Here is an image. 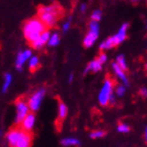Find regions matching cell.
Masks as SVG:
<instances>
[{"instance_id": "32", "label": "cell", "mask_w": 147, "mask_h": 147, "mask_svg": "<svg viewBox=\"0 0 147 147\" xmlns=\"http://www.w3.org/2000/svg\"><path fill=\"white\" fill-rule=\"evenodd\" d=\"M144 137H145V142H146V144H147V126H146V128H145V135H144Z\"/></svg>"}, {"instance_id": "12", "label": "cell", "mask_w": 147, "mask_h": 147, "mask_svg": "<svg viewBox=\"0 0 147 147\" xmlns=\"http://www.w3.org/2000/svg\"><path fill=\"white\" fill-rule=\"evenodd\" d=\"M35 123H36V116H35V113L32 111V113H30L28 116L25 117L24 120L21 122L20 127H21L22 129H24L25 131L31 132L35 127Z\"/></svg>"}, {"instance_id": "31", "label": "cell", "mask_w": 147, "mask_h": 147, "mask_svg": "<svg viewBox=\"0 0 147 147\" xmlns=\"http://www.w3.org/2000/svg\"><path fill=\"white\" fill-rule=\"evenodd\" d=\"M73 80H74V74H71V75H69V77H68V82H69V83L73 82Z\"/></svg>"}, {"instance_id": "25", "label": "cell", "mask_w": 147, "mask_h": 147, "mask_svg": "<svg viewBox=\"0 0 147 147\" xmlns=\"http://www.w3.org/2000/svg\"><path fill=\"white\" fill-rule=\"evenodd\" d=\"M106 132L104 130H94L89 134V138L92 139H101L103 137H105Z\"/></svg>"}, {"instance_id": "14", "label": "cell", "mask_w": 147, "mask_h": 147, "mask_svg": "<svg viewBox=\"0 0 147 147\" xmlns=\"http://www.w3.org/2000/svg\"><path fill=\"white\" fill-rule=\"evenodd\" d=\"M67 106L63 103L62 101H59L58 104V120H57V125H61V123L65 120L67 117Z\"/></svg>"}, {"instance_id": "16", "label": "cell", "mask_w": 147, "mask_h": 147, "mask_svg": "<svg viewBox=\"0 0 147 147\" xmlns=\"http://www.w3.org/2000/svg\"><path fill=\"white\" fill-rule=\"evenodd\" d=\"M116 44H115V41H113V36L108 37L107 39H105L103 42L100 43V45H99V49L101 52H104V51H108V49H113L115 47Z\"/></svg>"}, {"instance_id": "20", "label": "cell", "mask_w": 147, "mask_h": 147, "mask_svg": "<svg viewBox=\"0 0 147 147\" xmlns=\"http://www.w3.org/2000/svg\"><path fill=\"white\" fill-rule=\"evenodd\" d=\"M12 75L9 73H6L4 75V80H3V85H2V92H6L7 89L9 88V86L12 84Z\"/></svg>"}, {"instance_id": "34", "label": "cell", "mask_w": 147, "mask_h": 147, "mask_svg": "<svg viewBox=\"0 0 147 147\" xmlns=\"http://www.w3.org/2000/svg\"><path fill=\"white\" fill-rule=\"evenodd\" d=\"M145 71H147V63H146V64H145Z\"/></svg>"}, {"instance_id": "22", "label": "cell", "mask_w": 147, "mask_h": 147, "mask_svg": "<svg viewBox=\"0 0 147 147\" xmlns=\"http://www.w3.org/2000/svg\"><path fill=\"white\" fill-rule=\"evenodd\" d=\"M116 62L121 66V67L124 69V71H127V62H126V59L124 57V55H119L116 58Z\"/></svg>"}, {"instance_id": "8", "label": "cell", "mask_w": 147, "mask_h": 147, "mask_svg": "<svg viewBox=\"0 0 147 147\" xmlns=\"http://www.w3.org/2000/svg\"><path fill=\"white\" fill-rule=\"evenodd\" d=\"M128 28H129V23L128 22H125V23H123V24L120 26L118 32L113 36L116 46L120 45L121 43H123L126 40L127 34H128Z\"/></svg>"}, {"instance_id": "23", "label": "cell", "mask_w": 147, "mask_h": 147, "mask_svg": "<svg viewBox=\"0 0 147 147\" xmlns=\"http://www.w3.org/2000/svg\"><path fill=\"white\" fill-rule=\"evenodd\" d=\"M102 16H103V13H102L101 9H95V11H92V15H90V20L100 22L102 19Z\"/></svg>"}, {"instance_id": "10", "label": "cell", "mask_w": 147, "mask_h": 147, "mask_svg": "<svg viewBox=\"0 0 147 147\" xmlns=\"http://www.w3.org/2000/svg\"><path fill=\"white\" fill-rule=\"evenodd\" d=\"M49 36H51V32L49 30H46L42 33V34L40 35L36 40H35L34 42L31 43V45L33 49H41L44 45H46L47 43H49Z\"/></svg>"}, {"instance_id": "11", "label": "cell", "mask_w": 147, "mask_h": 147, "mask_svg": "<svg viewBox=\"0 0 147 147\" xmlns=\"http://www.w3.org/2000/svg\"><path fill=\"white\" fill-rule=\"evenodd\" d=\"M21 127H15V128H12L6 134V141H7L11 147H16L19 137H20V134H21Z\"/></svg>"}, {"instance_id": "19", "label": "cell", "mask_w": 147, "mask_h": 147, "mask_svg": "<svg viewBox=\"0 0 147 147\" xmlns=\"http://www.w3.org/2000/svg\"><path fill=\"white\" fill-rule=\"evenodd\" d=\"M60 43V34L58 32H53L51 33V36H49V40L47 45L51 46V47H55Z\"/></svg>"}, {"instance_id": "9", "label": "cell", "mask_w": 147, "mask_h": 147, "mask_svg": "<svg viewBox=\"0 0 147 147\" xmlns=\"http://www.w3.org/2000/svg\"><path fill=\"white\" fill-rule=\"evenodd\" d=\"M111 68H113V71L115 73V75L118 77V79L121 81V83L124 84L125 86H129V80L127 78V75L125 74V71L117 62L111 63Z\"/></svg>"}, {"instance_id": "30", "label": "cell", "mask_w": 147, "mask_h": 147, "mask_svg": "<svg viewBox=\"0 0 147 147\" xmlns=\"http://www.w3.org/2000/svg\"><path fill=\"white\" fill-rule=\"evenodd\" d=\"M115 104H116V97H115V95H113L111 97H110L109 104L108 105H115Z\"/></svg>"}, {"instance_id": "6", "label": "cell", "mask_w": 147, "mask_h": 147, "mask_svg": "<svg viewBox=\"0 0 147 147\" xmlns=\"http://www.w3.org/2000/svg\"><path fill=\"white\" fill-rule=\"evenodd\" d=\"M44 96H45V89L40 88L38 90H36L35 92H33L28 97V106H30V109L33 113L39 110L40 106H41V103H42L43 99H44Z\"/></svg>"}, {"instance_id": "2", "label": "cell", "mask_w": 147, "mask_h": 147, "mask_svg": "<svg viewBox=\"0 0 147 147\" xmlns=\"http://www.w3.org/2000/svg\"><path fill=\"white\" fill-rule=\"evenodd\" d=\"M44 31H46V26L40 20L39 17H34V18L26 20L22 28L23 36L30 44L34 42Z\"/></svg>"}, {"instance_id": "33", "label": "cell", "mask_w": 147, "mask_h": 147, "mask_svg": "<svg viewBox=\"0 0 147 147\" xmlns=\"http://www.w3.org/2000/svg\"><path fill=\"white\" fill-rule=\"evenodd\" d=\"M130 1L134 3H137V2H139V1H141V0H130Z\"/></svg>"}, {"instance_id": "7", "label": "cell", "mask_w": 147, "mask_h": 147, "mask_svg": "<svg viewBox=\"0 0 147 147\" xmlns=\"http://www.w3.org/2000/svg\"><path fill=\"white\" fill-rule=\"evenodd\" d=\"M32 56H33V52L31 49H24V51H21V52L18 53V55L16 57V68L17 71H21L23 69V65H24L25 62H28L30 60Z\"/></svg>"}, {"instance_id": "17", "label": "cell", "mask_w": 147, "mask_h": 147, "mask_svg": "<svg viewBox=\"0 0 147 147\" xmlns=\"http://www.w3.org/2000/svg\"><path fill=\"white\" fill-rule=\"evenodd\" d=\"M61 144L65 147H75L79 146L80 141L77 138H73V137H67L61 140Z\"/></svg>"}, {"instance_id": "15", "label": "cell", "mask_w": 147, "mask_h": 147, "mask_svg": "<svg viewBox=\"0 0 147 147\" xmlns=\"http://www.w3.org/2000/svg\"><path fill=\"white\" fill-rule=\"evenodd\" d=\"M102 63L98 58L95 59V60H92L88 63V65L86 66V68L84 69V74H87L89 71H92V73H98L102 69Z\"/></svg>"}, {"instance_id": "13", "label": "cell", "mask_w": 147, "mask_h": 147, "mask_svg": "<svg viewBox=\"0 0 147 147\" xmlns=\"http://www.w3.org/2000/svg\"><path fill=\"white\" fill-rule=\"evenodd\" d=\"M32 140L33 139H32L31 132L25 131L24 129H22L16 147H32Z\"/></svg>"}, {"instance_id": "28", "label": "cell", "mask_w": 147, "mask_h": 147, "mask_svg": "<svg viewBox=\"0 0 147 147\" xmlns=\"http://www.w3.org/2000/svg\"><path fill=\"white\" fill-rule=\"evenodd\" d=\"M98 59L102 62V63H103V64H104L105 62L107 61V56H106L105 53H101V54L98 56Z\"/></svg>"}, {"instance_id": "5", "label": "cell", "mask_w": 147, "mask_h": 147, "mask_svg": "<svg viewBox=\"0 0 147 147\" xmlns=\"http://www.w3.org/2000/svg\"><path fill=\"white\" fill-rule=\"evenodd\" d=\"M16 106V118L15 123L17 125H20L21 122L24 120V118L30 113V106H28V101H25L24 99H18L15 103Z\"/></svg>"}, {"instance_id": "26", "label": "cell", "mask_w": 147, "mask_h": 147, "mask_svg": "<svg viewBox=\"0 0 147 147\" xmlns=\"http://www.w3.org/2000/svg\"><path fill=\"white\" fill-rule=\"evenodd\" d=\"M117 130L119 132H122V134H127V132L130 131V127L126 123H120L118 127H117Z\"/></svg>"}, {"instance_id": "18", "label": "cell", "mask_w": 147, "mask_h": 147, "mask_svg": "<svg viewBox=\"0 0 147 147\" xmlns=\"http://www.w3.org/2000/svg\"><path fill=\"white\" fill-rule=\"evenodd\" d=\"M40 66V61H39V58L37 57V56H32L30 60H28V69L32 71V73H34L36 71Z\"/></svg>"}, {"instance_id": "1", "label": "cell", "mask_w": 147, "mask_h": 147, "mask_svg": "<svg viewBox=\"0 0 147 147\" xmlns=\"http://www.w3.org/2000/svg\"><path fill=\"white\" fill-rule=\"evenodd\" d=\"M63 15V9L59 3L41 5L38 9V17L46 28H54Z\"/></svg>"}, {"instance_id": "4", "label": "cell", "mask_w": 147, "mask_h": 147, "mask_svg": "<svg viewBox=\"0 0 147 147\" xmlns=\"http://www.w3.org/2000/svg\"><path fill=\"white\" fill-rule=\"evenodd\" d=\"M99 34H100V24L98 21H94L90 20L88 23V32L86 33L83 39V45L86 49L92 47L98 40Z\"/></svg>"}, {"instance_id": "35", "label": "cell", "mask_w": 147, "mask_h": 147, "mask_svg": "<svg viewBox=\"0 0 147 147\" xmlns=\"http://www.w3.org/2000/svg\"><path fill=\"white\" fill-rule=\"evenodd\" d=\"M146 28H147V23H146Z\"/></svg>"}, {"instance_id": "21", "label": "cell", "mask_w": 147, "mask_h": 147, "mask_svg": "<svg viewBox=\"0 0 147 147\" xmlns=\"http://www.w3.org/2000/svg\"><path fill=\"white\" fill-rule=\"evenodd\" d=\"M115 92H116V95L118 96V97H123V96L125 95L126 92V86L124 85V84H122V83H120V84H117L116 86H115Z\"/></svg>"}, {"instance_id": "27", "label": "cell", "mask_w": 147, "mask_h": 147, "mask_svg": "<svg viewBox=\"0 0 147 147\" xmlns=\"http://www.w3.org/2000/svg\"><path fill=\"white\" fill-rule=\"evenodd\" d=\"M87 9H88V5H87V3H85V2H82L79 6V11H80V13H82V14H85V13L87 12Z\"/></svg>"}, {"instance_id": "29", "label": "cell", "mask_w": 147, "mask_h": 147, "mask_svg": "<svg viewBox=\"0 0 147 147\" xmlns=\"http://www.w3.org/2000/svg\"><path fill=\"white\" fill-rule=\"evenodd\" d=\"M139 92H140V96H141V97H143V98H147V88L146 87H142Z\"/></svg>"}, {"instance_id": "3", "label": "cell", "mask_w": 147, "mask_h": 147, "mask_svg": "<svg viewBox=\"0 0 147 147\" xmlns=\"http://www.w3.org/2000/svg\"><path fill=\"white\" fill-rule=\"evenodd\" d=\"M115 86H116L115 80H113L109 75H107L98 95L99 104L101 105V106H104V107L105 106H108L110 97L113 95V90H115Z\"/></svg>"}, {"instance_id": "24", "label": "cell", "mask_w": 147, "mask_h": 147, "mask_svg": "<svg viewBox=\"0 0 147 147\" xmlns=\"http://www.w3.org/2000/svg\"><path fill=\"white\" fill-rule=\"evenodd\" d=\"M71 23H73V18H71V17H68V18L62 23V26H61L62 32H63V33H67L71 28Z\"/></svg>"}]
</instances>
